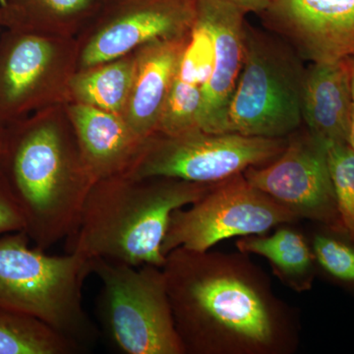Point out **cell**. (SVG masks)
<instances>
[{
  "instance_id": "6da1fadb",
  "label": "cell",
  "mask_w": 354,
  "mask_h": 354,
  "mask_svg": "<svg viewBox=\"0 0 354 354\" xmlns=\"http://www.w3.org/2000/svg\"><path fill=\"white\" fill-rule=\"evenodd\" d=\"M162 272L185 354H292L299 320L248 254L174 249Z\"/></svg>"
},
{
  "instance_id": "7a4b0ae2",
  "label": "cell",
  "mask_w": 354,
  "mask_h": 354,
  "mask_svg": "<svg viewBox=\"0 0 354 354\" xmlns=\"http://www.w3.org/2000/svg\"><path fill=\"white\" fill-rule=\"evenodd\" d=\"M66 106L3 128L0 174L24 218V232L44 251L73 234L95 183Z\"/></svg>"
},
{
  "instance_id": "3957f363",
  "label": "cell",
  "mask_w": 354,
  "mask_h": 354,
  "mask_svg": "<svg viewBox=\"0 0 354 354\" xmlns=\"http://www.w3.org/2000/svg\"><path fill=\"white\" fill-rule=\"evenodd\" d=\"M213 184L127 174L95 181L75 230L66 239V253L162 268V242L172 213L196 202Z\"/></svg>"
},
{
  "instance_id": "277c9868",
  "label": "cell",
  "mask_w": 354,
  "mask_h": 354,
  "mask_svg": "<svg viewBox=\"0 0 354 354\" xmlns=\"http://www.w3.org/2000/svg\"><path fill=\"white\" fill-rule=\"evenodd\" d=\"M31 242L25 232L0 237V309L38 319L86 353L101 337L83 305L92 262L76 253L50 255Z\"/></svg>"
},
{
  "instance_id": "5b68a950",
  "label": "cell",
  "mask_w": 354,
  "mask_h": 354,
  "mask_svg": "<svg viewBox=\"0 0 354 354\" xmlns=\"http://www.w3.org/2000/svg\"><path fill=\"white\" fill-rule=\"evenodd\" d=\"M244 58L227 111V131L288 138L302 120L306 67L286 41L245 23Z\"/></svg>"
},
{
  "instance_id": "8992f818",
  "label": "cell",
  "mask_w": 354,
  "mask_h": 354,
  "mask_svg": "<svg viewBox=\"0 0 354 354\" xmlns=\"http://www.w3.org/2000/svg\"><path fill=\"white\" fill-rule=\"evenodd\" d=\"M91 262L92 274L102 283L97 325L111 348L121 354H185L162 268L101 258Z\"/></svg>"
},
{
  "instance_id": "52a82bcc",
  "label": "cell",
  "mask_w": 354,
  "mask_h": 354,
  "mask_svg": "<svg viewBox=\"0 0 354 354\" xmlns=\"http://www.w3.org/2000/svg\"><path fill=\"white\" fill-rule=\"evenodd\" d=\"M76 38L6 30L0 36V128L70 102Z\"/></svg>"
},
{
  "instance_id": "ba28073f",
  "label": "cell",
  "mask_w": 354,
  "mask_h": 354,
  "mask_svg": "<svg viewBox=\"0 0 354 354\" xmlns=\"http://www.w3.org/2000/svg\"><path fill=\"white\" fill-rule=\"evenodd\" d=\"M286 143L288 138L209 133L202 129L178 135L156 133L144 142L127 174L216 183L249 167L269 164L283 153Z\"/></svg>"
},
{
  "instance_id": "9c48e42d",
  "label": "cell",
  "mask_w": 354,
  "mask_h": 354,
  "mask_svg": "<svg viewBox=\"0 0 354 354\" xmlns=\"http://www.w3.org/2000/svg\"><path fill=\"white\" fill-rule=\"evenodd\" d=\"M299 220L292 212L247 180L243 172L212 185L189 206L172 213L162 242L167 255L174 249L209 250L232 237L265 234Z\"/></svg>"
},
{
  "instance_id": "30bf717a",
  "label": "cell",
  "mask_w": 354,
  "mask_h": 354,
  "mask_svg": "<svg viewBox=\"0 0 354 354\" xmlns=\"http://www.w3.org/2000/svg\"><path fill=\"white\" fill-rule=\"evenodd\" d=\"M196 0H102L76 37L78 70L129 55L157 39L189 36Z\"/></svg>"
},
{
  "instance_id": "8fae6325",
  "label": "cell",
  "mask_w": 354,
  "mask_h": 354,
  "mask_svg": "<svg viewBox=\"0 0 354 354\" xmlns=\"http://www.w3.org/2000/svg\"><path fill=\"white\" fill-rule=\"evenodd\" d=\"M253 186L292 212L339 230L328 148L308 131L288 137L285 150L269 164L243 171Z\"/></svg>"
},
{
  "instance_id": "7c38bea8",
  "label": "cell",
  "mask_w": 354,
  "mask_h": 354,
  "mask_svg": "<svg viewBox=\"0 0 354 354\" xmlns=\"http://www.w3.org/2000/svg\"><path fill=\"white\" fill-rule=\"evenodd\" d=\"M258 15L304 62L354 58V0H270Z\"/></svg>"
},
{
  "instance_id": "4fadbf2b",
  "label": "cell",
  "mask_w": 354,
  "mask_h": 354,
  "mask_svg": "<svg viewBox=\"0 0 354 354\" xmlns=\"http://www.w3.org/2000/svg\"><path fill=\"white\" fill-rule=\"evenodd\" d=\"M196 12L215 44L213 71L203 88L200 128L209 133L228 132V106L243 65L247 13L227 0H196Z\"/></svg>"
},
{
  "instance_id": "5bb4252c",
  "label": "cell",
  "mask_w": 354,
  "mask_h": 354,
  "mask_svg": "<svg viewBox=\"0 0 354 354\" xmlns=\"http://www.w3.org/2000/svg\"><path fill=\"white\" fill-rule=\"evenodd\" d=\"M189 37L157 39L134 51V75L121 116L142 141L158 131Z\"/></svg>"
},
{
  "instance_id": "9a60e30c",
  "label": "cell",
  "mask_w": 354,
  "mask_h": 354,
  "mask_svg": "<svg viewBox=\"0 0 354 354\" xmlns=\"http://www.w3.org/2000/svg\"><path fill=\"white\" fill-rule=\"evenodd\" d=\"M353 71V58L311 64L305 71L302 120L307 131L327 148L348 144Z\"/></svg>"
},
{
  "instance_id": "2e32d148",
  "label": "cell",
  "mask_w": 354,
  "mask_h": 354,
  "mask_svg": "<svg viewBox=\"0 0 354 354\" xmlns=\"http://www.w3.org/2000/svg\"><path fill=\"white\" fill-rule=\"evenodd\" d=\"M67 113L95 181L127 174L143 146L120 114L69 102Z\"/></svg>"
},
{
  "instance_id": "e0dca14e",
  "label": "cell",
  "mask_w": 354,
  "mask_h": 354,
  "mask_svg": "<svg viewBox=\"0 0 354 354\" xmlns=\"http://www.w3.org/2000/svg\"><path fill=\"white\" fill-rule=\"evenodd\" d=\"M102 0H0V26L12 31L76 38Z\"/></svg>"
},
{
  "instance_id": "ac0fdd59",
  "label": "cell",
  "mask_w": 354,
  "mask_h": 354,
  "mask_svg": "<svg viewBox=\"0 0 354 354\" xmlns=\"http://www.w3.org/2000/svg\"><path fill=\"white\" fill-rule=\"evenodd\" d=\"M288 225L272 234L241 237L235 245L241 252L266 258L279 281L302 292L311 288L315 258L304 235Z\"/></svg>"
},
{
  "instance_id": "d6986e66",
  "label": "cell",
  "mask_w": 354,
  "mask_h": 354,
  "mask_svg": "<svg viewBox=\"0 0 354 354\" xmlns=\"http://www.w3.org/2000/svg\"><path fill=\"white\" fill-rule=\"evenodd\" d=\"M135 70V53L76 72L70 85V102L122 114Z\"/></svg>"
},
{
  "instance_id": "ffe728a7",
  "label": "cell",
  "mask_w": 354,
  "mask_h": 354,
  "mask_svg": "<svg viewBox=\"0 0 354 354\" xmlns=\"http://www.w3.org/2000/svg\"><path fill=\"white\" fill-rule=\"evenodd\" d=\"M79 353L82 348L46 323L0 309V354Z\"/></svg>"
},
{
  "instance_id": "44dd1931",
  "label": "cell",
  "mask_w": 354,
  "mask_h": 354,
  "mask_svg": "<svg viewBox=\"0 0 354 354\" xmlns=\"http://www.w3.org/2000/svg\"><path fill=\"white\" fill-rule=\"evenodd\" d=\"M203 88L184 82L176 76L167 97L158 131L164 135H178L200 128Z\"/></svg>"
},
{
  "instance_id": "7402d4cb",
  "label": "cell",
  "mask_w": 354,
  "mask_h": 354,
  "mask_svg": "<svg viewBox=\"0 0 354 354\" xmlns=\"http://www.w3.org/2000/svg\"><path fill=\"white\" fill-rule=\"evenodd\" d=\"M339 230L354 243V152L348 144L328 148Z\"/></svg>"
},
{
  "instance_id": "603a6c76",
  "label": "cell",
  "mask_w": 354,
  "mask_h": 354,
  "mask_svg": "<svg viewBox=\"0 0 354 354\" xmlns=\"http://www.w3.org/2000/svg\"><path fill=\"white\" fill-rule=\"evenodd\" d=\"M215 44L208 26L197 15L176 76L204 88L213 71Z\"/></svg>"
},
{
  "instance_id": "cb8c5ba5",
  "label": "cell",
  "mask_w": 354,
  "mask_h": 354,
  "mask_svg": "<svg viewBox=\"0 0 354 354\" xmlns=\"http://www.w3.org/2000/svg\"><path fill=\"white\" fill-rule=\"evenodd\" d=\"M314 258L334 279L354 283V247L330 235L318 234L312 242Z\"/></svg>"
},
{
  "instance_id": "d4e9b609",
  "label": "cell",
  "mask_w": 354,
  "mask_h": 354,
  "mask_svg": "<svg viewBox=\"0 0 354 354\" xmlns=\"http://www.w3.org/2000/svg\"><path fill=\"white\" fill-rule=\"evenodd\" d=\"M24 230V218L3 176L0 174V235Z\"/></svg>"
},
{
  "instance_id": "484cf974",
  "label": "cell",
  "mask_w": 354,
  "mask_h": 354,
  "mask_svg": "<svg viewBox=\"0 0 354 354\" xmlns=\"http://www.w3.org/2000/svg\"><path fill=\"white\" fill-rule=\"evenodd\" d=\"M234 6H239L246 13L259 14L267 7L270 0H227Z\"/></svg>"
},
{
  "instance_id": "4316f807",
  "label": "cell",
  "mask_w": 354,
  "mask_h": 354,
  "mask_svg": "<svg viewBox=\"0 0 354 354\" xmlns=\"http://www.w3.org/2000/svg\"><path fill=\"white\" fill-rule=\"evenodd\" d=\"M353 104H351V120H349L348 144L354 152V58H353Z\"/></svg>"
},
{
  "instance_id": "83f0119b",
  "label": "cell",
  "mask_w": 354,
  "mask_h": 354,
  "mask_svg": "<svg viewBox=\"0 0 354 354\" xmlns=\"http://www.w3.org/2000/svg\"><path fill=\"white\" fill-rule=\"evenodd\" d=\"M4 146V130L3 128H0V157H1L2 151H3Z\"/></svg>"
}]
</instances>
